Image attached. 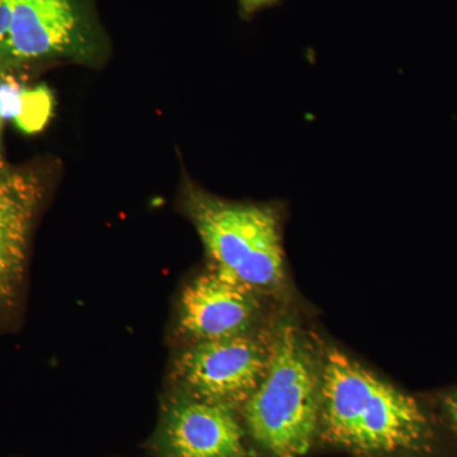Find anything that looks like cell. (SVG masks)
Listing matches in <instances>:
<instances>
[{
    "mask_svg": "<svg viewBox=\"0 0 457 457\" xmlns=\"http://www.w3.org/2000/svg\"><path fill=\"white\" fill-rule=\"evenodd\" d=\"M320 429L329 444L361 453L418 449L431 433L416 400L337 348L321 362Z\"/></svg>",
    "mask_w": 457,
    "mask_h": 457,
    "instance_id": "1",
    "label": "cell"
},
{
    "mask_svg": "<svg viewBox=\"0 0 457 457\" xmlns=\"http://www.w3.org/2000/svg\"><path fill=\"white\" fill-rule=\"evenodd\" d=\"M321 362L305 336L281 324L270 341L269 366L245 404L252 437L275 457H303L320 428Z\"/></svg>",
    "mask_w": 457,
    "mask_h": 457,
    "instance_id": "2",
    "label": "cell"
},
{
    "mask_svg": "<svg viewBox=\"0 0 457 457\" xmlns=\"http://www.w3.org/2000/svg\"><path fill=\"white\" fill-rule=\"evenodd\" d=\"M182 206L196 228L210 267L255 291L275 290L284 284L278 204L224 200L187 180Z\"/></svg>",
    "mask_w": 457,
    "mask_h": 457,
    "instance_id": "3",
    "label": "cell"
},
{
    "mask_svg": "<svg viewBox=\"0 0 457 457\" xmlns=\"http://www.w3.org/2000/svg\"><path fill=\"white\" fill-rule=\"evenodd\" d=\"M98 41L79 0H0V65L66 59L92 64Z\"/></svg>",
    "mask_w": 457,
    "mask_h": 457,
    "instance_id": "4",
    "label": "cell"
},
{
    "mask_svg": "<svg viewBox=\"0 0 457 457\" xmlns=\"http://www.w3.org/2000/svg\"><path fill=\"white\" fill-rule=\"evenodd\" d=\"M270 354V342L251 335L194 342L176 363V378L188 396L236 408L255 392Z\"/></svg>",
    "mask_w": 457,
    "mask_h": 457,
    "instance_id": "5",
    "label": "cell"
},
{
    "mask_svg": "<svg viewBox=\"0 0 457 457\" xmlns=\"http://www.w3.org/2000/svg\"><path fill=\"white\" fill-rule=\"evenodd\" d=\"M44 192L37 173L0 162V320L11 317L20 306L29 237Z\"/></svg>",
    "mask_w": 457,
    "mask_h": 457,
    "instance_id": "6",
    "label": "cell"
},
{
    "mask_svg": "<svg viewBox=\"0 0 457 457\" xmlns=\"http://www.w3.org/2000/svg\"><path fill=\"white\" fill-rule=\"evenodd\" d=\"M255 294L209 266L180 295V332L194 342L246 335L260 311Z\"/></svg>",
    "mask_w": 457,
    "mask_h": 457,
    "instance_id": "7",
    "label": "cell"
},
{
    "mask_svg": "<svg viewBox=\"0 0 457 457\" xmlns=\"http://www.w3.org/2000/svg\"><path fill=\"white\" fill-rule=\"evenodd\" d=\"M243 437L234 408L187 395L168 408L159 445L164 457H245Z\"/></svg>",
    "mask_w": 457,
    "mask_h": 457,
    "instance_id": "8",
    "label": "cell"
},
{
    "mask_svg": "<svg viewBox=\"0 0 457 457\" xmlns=\"http://www.w3.org/2000/svg\"><path fill=\"white\" fill-rule=\"evenodd\" d=\"M53 93L46 87L27 88L22 111L16 122L17 128L27 134L41 131L53 113Z\"/></svg>",
    "mask_w": 457,
    "mask_h": 457,
    "instance_id": "9",
    "label": "cell"
},
{
    "mask_svg": "<svg viewBox=\"0 0 457 457\" xmlns=\"http://www.w3.org/2000/svg\"><path fill=\"white\" fill-rule=\"evenodd\" d=\"M27 88L29 87H26L14 75L9 74L4 69L0 71V146H2L3 128L5 122L9 120L16 122L20 117ZM0 156H2V150H0Z\"/></svg>",
    "mask_w": 457,
    "mask_h": 457,
    "instance_id": "10",
    "label": "cell"
},
{
    "mask_svg": "<svg viewBox=\"0 0 457 457\" xmlns=\"http://www.w3.org/2000/svg\"><path fill=\"white\" fill-rule=\"evenodd\" d=\"M276 0H240L243 11L245 13H253V12L260 11L262 8L269 7L272 5Z\"/></svg>",
    "mask_w": 457,
    "mask_h": 457,
    "instance_id": "11",
    "label": "cell"
},
{
    "mask_svg": "<svg viewBox=\"0 0 457 457\" xmlns=\"http://www.w3.org/2000/svg\"><path fill=\"white\" fill-rule=\"evenodd\" d=\"M445 408H446L447 414H449L451 423L457 431V392L446 396Z\"/></svg>",
    "mask_w": 457,
    "mask_h": 457,
    "instance_id": "12",
    "label": "cell"
}]
</instances>
